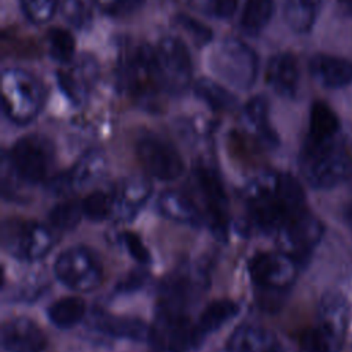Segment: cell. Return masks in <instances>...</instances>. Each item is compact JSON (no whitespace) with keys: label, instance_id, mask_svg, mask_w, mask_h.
<instances>
[{"label":"cell","instance_id":"4dcf8cb0","mask_svg":"<svg viewBox=\"0 0 352 352\" xmlns=\"http://www.w3.org/2000/svg\"><path fill=\"white\" fill-rule=\"evenodd\" d=\"M194 95L212 110L227 111L235 107L236 96L212 78L202 77L194 84Z\"/></svg>","mask_w":352,"mask_h":352},{"label":"cell","instance_id":"6da1fadb","mask_svg":"<svg viewBox=\"0 0 352 352\" xmlns=\"http://www.w3.org/2000/svg\"><path fill=\"white\" fill-rule=\"evenodd\" d=\"M243 201L250 221L265 234H276L287 220L307 209L298 180L276 170L253 176L243 187Z\"/></svg>","mask_w":352,"mask_h":352},{"label":"cell","instance_id":"5bb4252c","mask_svg":"<svg viewBox=\"0 0 352 352\" xmlns=\"http://www.w3.org/2000/svg\"><path fill=\"white\" fill-rule=\"evenodd\" d=\"M298 263L285 252H258L248 261L252 282L270 292H282L290 287L296 278Z\"/></svg>","mask_w":352,"mask_h":352},{"label":"cell","instance_id":"4fadbf2b","mask_svg":"<svg viewBox=\"0 0 352 352\" xmlns=\"http://www.w3.org/2000/svg\"><path fill=\"white\" fill-rule=\"evenodd\" d=\"M122 81L131 94L144 103L153 102L160 91H165L155 50L147 44L139 45L124 67Z\"/></svg>","mask_w":352,"mask_h":352},{"label":"cell","instance_id":"f1b7e54d","mask_svg":"<svg viewBox=\"0 0 352 352\" xmlns=\"http://www.w3.org/2000/svg\"><path fill=\"white\" fill-rule=\"evenodd\" d=\"M320 11V0H283L287 26L300 34L311 32Z\"/></svg>","mask_w":352,"mask_h":352},{"label":"cell","instance_id":"f546056e","mask_svg":"<svg viewBox=\"0 0 352 352\" xmlns=\"http://www.w3.org/2000/svg\"><path fill=\"white\" fill-rule=\"evenodd\" d=\"M85 302L82 298L69 296L56 300L47 309L50 322L59 329H72L85 316Z\"/></svg>","mask_w":352,"mask_h":352},{"label":"cell","instance_id":"60d3db41","mask_svg":"<svg viewBox=\"0 0 352 352\" xmlns=\"http://www.w3.org/2000/svg\"><path fill=\"white\" fill-rule=\"evenodd\" d=\"M121 241L129 256L133 257L138 263L143 265L151 263V254L138 234L132 231H124L121 234Z\"/></svg>","mask_w":352,"mask_h":352},{"label":"cell","instance_id":"277c9868","mask_svg":"<svg viewBox=\"0 0 352 352\" xmlns=\"http://www.w3.org/2000/svg\"><path fill=\"white\" fill-rule=\"evenodd\" d=\"M4 160L23 183H41L55 166V146L41 133L25 135L14 143Z\"/></svg>","mask_w":352,"mask_h":352},{"label":"cell","instance_id":"7402d4cb","mask_svg":"<svg viewBox=\"0 0 352 352\" xmlns=\"http://www.w3.org/2000/svg\"><path fill=\"white\" fill-rule=\"evenodd\" d=\"M265 78L275 94L293 99L297 95L300 82V69L296 56L290 52L274 55L268 60Z\"/></svg>","mask_w":352,"mask_h":352},{"label":"cell","instance_id":"d6986e66","mask_svg":"<svg viewBox=\"0 0 352 352\" xmlns=\"http://www.w3.org/2000/svg\"><path fill=\"white\" fill-rule=\"evenodd\" d=\"M98 78V65L91 56L81 58L67 70H58L56 80L60 91L74 106L82 104Z\"/></svg>","mask_w":352,"mask_h":352},{"label":"cell","instance_id":"ffe728a7","mask_svg":"<svg viewBox=\"0 0 352 352\" xmlns=\"http://www.w3.org/2000/svg\"><path fill=\"white\" fill-rule=\"evenodd\" d=\"M349 323V304L340 292H326L318 305V326L342 345Z\"/></svg>","mask_w":352,"mask_h":352},{"label":"cell","instance_id":"7bdbcfd3","mask_svg":"<svg viewBox=\"0 0 352 352\" xmlns=\"http://www.w3.org/2000/svg\"><path fill=\"white\" fill-rule=\"evenodd\" d=\"M146 279H147V274L144 271H135V272H131L126 278H124L118 285H117V289L116 292L118 293H126V292H133V290H138L140 289L144 283H146Z\"/></svg>","mask_w":352,"mask_h":352},{"label":"cell","instance_id":"e0dca14e","mask_svg":"<svg viewBox=\"0 0 352 352\" xmlns=\"http://www.w3.org/2000/svg\"><path fill=\"white\" fill-rule=\"evenodd\" d=\"M113 219L131 221L142 210L151 195V184L140 176L120 180L111 188Z\"/></svg>","mask_w":352,"mask_h":352},{"label":"cell","instance_id":"9c48e42d","mask_svg":"<svg viewBox=\"0 0 352 352\" xmlns=\"http://www.w3.org/2000/svg\"><path fill=\"white\" fill-rule=\"evenodd\" d=\"M150 342L160 352H190L201 344L187 311L158 305Z\"/></svg>","mask_w":352,"mask_h":352},{"label":"cell","instance_id":"484cf974","mask_svg":"<svg viewBox=\"0 0 352 352\" xmlns=\"http://www.w3.org/2000/svg\"><path fill=\"white\" fill-rule=\"evenodd\" d=\"M157 209L164 217L176 223L199 227L205 221L195 199L180 191H164L157 199Z\"/></svg>","mask_w":352,"mask_h":352},{"label":"cell","instance_id":"9a60e30c","mask_svg":"<svg viewBox=\"0 0 352 352\" xmlns=\"http://www.w3.org/2000/svg\"><path fill=\"white\" fill-rule=\"evenodd\" d=\"M208 287V276L195 265H182L168 274L160 283V304L184 309L194 304Z\"/></svg>","mask_w":352,"mask_h":352},{"label":"cell","instance_id":"b9f144b4","mask_svg":"<svg viewBox=\"0 0 352 352\" xmlns=\"http://www.w3.org/2000/svg\"><path fill=\"white\" fill-rule=\"evenodd\" d=\"M238 6V0H204L205 11L217 18V19H227L230 18Z\"/></svg>","mask_w":352,"mask_h":352},{"label":"cell","instance_id":"30bf717a","mask_svg":"<svg viewBox=\"0 0 352 352\" xmlns=\"http://www.w3.org/2000/svg\"><path fill=\"white\" fill-rule=\"evenodd\" d=\"M324 232L323 223L308 209L287 220L275 234L279 250L297 263L308 258L320 242Z\"/></svg>","mask_w":352,"mask_h":352},{"label":"cell","instance_id":"e575fe53","mask_svg":"<svg viewBox=\"0 0 352 352\" xmlns=\"http://www.w3.org/2000/svg\"><path fill=\"white\" fill-rule=\"evenodd\" d=\"M84 216L82 206L77 201L69 199L55 205L50 212L51 224L62 231L73 230Z\"/></svg>","mask_w":352,"mask_h":352},{"label":"cell","instance_id":"7c38bea8","mask_svg":"<svg viewBox=\"0 0 352 352\" xmlns=\"http://www.w3.org/2000/svg\"><path fill=\"white\" fill-rule=\"evenodd\" d=\"M136 155L143 169L154 179L170 182L184 173V162L177 148L158 135L146 133L139 138Z\"/></svg>","mask_w":352,"mask_h":352},{"label":"cell","instance_id":"5b68a950","mask_svg":"<svg viewBox=\"0 0 352 352\" xmlns=\"http://www.w3.org/2000/svg\"><path fill=\"white\" fill-rule=\"evenodd\" d=\"M192 183L198 192L204 220L217 238H224L230 224V206L216 166L208 160L198 161L192 169Z\"/></svg>","mask_w":352,"mask_h":352},{"label":"cell","instance_id":"f35d334b","mask_svg":"<svg viewBox=\"0 0 352 352\" xmlns=\"http://www.w3.org/2000/svg\"><path fill=\"white\" fill-rule=\"evenodd\" d=\"M146 0H95L96 7L113 18H125L138 12Z\"/></svg>","mask_w":352,"mask_h":352},{"label":"cell","instance_id":"8fae6325","mask_svg":"<svg viewBox=\"0 0 352 352\" xmlns=\"http://www.w3.org/2000/svg\"><path fill=\"white\" fill-rule=\"evenodd\" d=\"M155 55L165 92H184L192 77V60L184 41L176 36H166L158 43Z\"/></svg>","mask_w":352,"mask_h":352},{"label":"cell","instance_id":"f6af8a7d","mask_svg":"<svg viewBox=\"0 0 352 352\" xmlns=\"http://www.w3.org/2000/svg\"><path fill=\"white\" fill-rule=\"evenodd\" d=\"M340 3H341V6H342V8H344L349 15H352V0H340Z\"/></svg>","mask_w":352,"mask_h":352},{"label":"cell","instance_id":"4316f807","mask_svg":"<svg viewBox=\"0 0 352 352\" xmlns=\"http://www.w3.org/2000/svg\"><path fill=\"white\" fill-rule=\"evenodd\" d=\"M340 136V120L323 100H315L309 110V126L305 142L320 143Z\"/></svg>","mask_w":352,"mask_h":352},{"label":"cell","instance_id":"ee69618b","mask_svg":"<svg viewBox=\"0 0 352 352\" xmlns=\"http://www.w3.org/2000/svg\"><path fill=\"white\" fill-rule=\"evenodd\" d=\"M344 217H345V221L348 223V226L352 227V190L346 198V202L344 205Z\"/></svg>","mask_w":352,"mask_h":352},{"label":"cell","instance_id":"cb8c5ba5","mask_svg":"<svg viewBox=\"0 0 352 352\" xmlns=\"http://www.w3.org/2000/svg\"><path fill=\"white\" fill-rule=\"evenodd\" d=\"M242 120L246 129L263 146L274 148L279 144L276 131L270 121V104L267 98H264L263 95H256L250 98L243 107Z\"/></svg>","mask_w":352,"mask_h":352},{"label":"cell","instance_id":"83f0119b","mask_svg":"<svg viewBox=\"0 0 352 352\" xmlns=\"http://www.w3.org/2000/svg\"><path fill=\"white\" fill-rule=\"evenodd\" d=\"M238 312L239 305L232 300H214L208 304L195 323V329L201 342L208 334L217 331L227 322L235 318Z\"/></svg>","mask_w":352,"mask_h":352},{"label":"cell","instance_id":"d590c367","mask_svg":"<svg viewBox=\"0 0 352 352\" xmlns=\"http://www.w3.org/2000/svg\"><path fill=\"white\" fill-rule=\"evenodd\" d=\"M298 342L302 352H337L341 348V345L318 324L305 329Z\"/></svg>","mask_w":352,"mask_h":352},{"label":"cell","instance_id":"52a82bcc","mask_svg":"<svg viewBox=\"0 0 352 352\" xmlns=\"http://www.w3.org/2000/svg\"><path fill=\"white\" fill-rule=\"evenodd\" d=\"M54 243L52 231L38 221L7 219L1 224V246L18 260H40L51 252Z\"/></svg>","mask_w":352,"mask_h":352},{"label":"cell","instance_id":"2e32d148","mask_svg":"<svg viewBox=\"0 0 352 352\" xmlns=\"http://www.w3.org/2000/svg\"><path fill=\"white\" fill-rule=\"evenodd\" d=\"M109 169L106 154L100 148L85 151L76 164L63 175L52 182L56 191H74L84 190L99 183Z\"/></svg>","mask_w":352,"mask_h":352},{"label":"cell","instance_id":"ac0fdd59","mask_svg":"<svg viewBox=\"0 0 352 352\" xmlns=\"http://www.w3.org/2000/svg\"><path fill=\"white\" fill-rule=\"evenodd\" d=\"M1 346L7 352H43L47 336L34 320L18 316L3 323Z\"/></svg>","mask_w":352,"mask_h":352},{"label":"cell","instance_id":"ab89813d","mask_svg":"<svg viewBox=\"0 0 352 352\" xmlns=\"http://www.w3.org/2000/svg\"><path fill=\"white\" fill-rule=\"evenodd\" d=\"M62 12L66 21L77 29L85 28L91 21V12L81 0H65Z\"/></svg>","mask_w":352,"mask_h":352},{"label":"cell","instance_id":"603a6c76","mask_svg":"<svg viewBox=\"0 0 352 352\" xmlns=\"http://www.w3.org/2000/svg\"><path fill=\"white\" fill-rule=\"evenodd\" d=\"M311 76L330 89H340L352 82V60L336 55L318 54L309 60Z\"/></svg>","mask_w":352,"mask_h":352},{"label":"cell","instance_id":"44dd1931","mask_svg":"<svg viewBox=\"0 0 352 352\" xmlns=\"http://www.w3.org/2000/svg\"><path fill=\"white\" fill-rule=\"evenodd\" d=\"M91 324L99 333L114 338H125L138 342L150 341L151 326L139 318L120 316L103 311H96L92 315Z\"/></svg>","mask_w":352,"mask_h":352},{"label":"cell","instance_id":"836d02e7","mask_svg":"<svg viewBox=\"0 0 352 352\" xmlns=\"http://www.w3.org/2000/svg\"><path fill=\"white\" fill-rule=\"evenodd\" d=\"M82 213L92 221H103L113 217L111 190H98L91 192L81 202Z\"/></svg>","mask_w":352,"mask_h":352},{"label":"cell","instance_id":"d4e9b609","mask_svg":"<svg viewBox=\"0 0 352 352\" xmlns=\"http://www.w3.org/2000/svg\"><path fill=\"white\" fill-rule=\"evenodd\" d=\"M226 352H283L276 336L260 326L236 327L226 344Z\"/></svg>","mask_w":352,"mask_h":352},{"label":"cell","instance_id":"8d00e7d4","mask_svg":"<svg viewBox=\"0 0 352 352\" xmlns=\"http://www.w3.org/2000/svg\"><path fill=\"white\" fill-rule=\"evenodd\" d=\"M175 23L184 32L188 34V37L192 40V43L197 47H205L206 44H209L213 38V33L212 29L202 23L201 21L195 19L194 16L188 15V14H177L175 16Z\"/></svg>","mask_w":352,"mask_h":352},{"label":"cell","instance_id":"3957f363","mask_svg":"<svg viewBox=\"0 0 352 352\" xmlns=\"http://www.w3.org/2000/svg\"><path fill=\"white\" fill-rule=\"evenodd\" d=\"M45 91L41 81L19 67H10L1 74V106L10 121L18 125L32 122L41 111Z\"/></svg>","mask_w":352,"mask_h":352},{"label":"cell","instance_id":"ba28073f","mask_svg":"<svg viewBox=\"0 0 352 352\" xmlns=\"http://www.w3.org/2000/svg\"><path fill=\"white\" fill-rule=\"evenodd\" d=\"M54 274L62 285L80 293L98 289L103 279L99 257L85 246H72L63 250L54 263Z\"/></svg>","mask_w":352,"mask_h":352},{"label":"cell","instance_id":"1f68e13d","mask_svg":"<svg viewBox=\"0 0 352 352\" xmlns=\"http://www.w3.org/2000/svg\"><path fill=\"white\" fill-rule=\"evenodd\" d=\"M275 11L274 0H246L239 26L249 36H257L271 21Z\"/></svg>","mask_w":352,"mask_h":352},{"label":"cell","instance_id":"d6a6232c","mask_svg":"<svg viewBox=\"0 0 352 352\" xmlns=\"http://www.w3.org/2000/svg\"><path fill=\"white\" fill-rule=\"evenodd\" d=\"M50 56L62 65L69 63L76 52V40L70 32L62 28H52L47 34Z\"/></svg>","mask_w":352,"mask_h":352},{"label":"cell","instance_id":"74e56055","mask_svg":"<svg viewBox=\"0 0 352 352\" xmlns=\"http://www.w3.org/2000/svg\"><path fill=\"white\" fill-rule=\"evenodd\" d=\"M19 6L32 23L43 25L55 15L58 0H19Z\"/></svg>","mask_w":352,"mask_h":352},{"label":"cell","instance_id":"8992f818","mask_svg":"<svg viewBox=\"0 0 352 352\" xmlns=\"http://www.w3.org/2000/svg\"><path fill=\"white\" fill-rule=\"evenodd\" d=\"M212 70L227 84L249 89L258 74V56L252 47L236 37L224 38L210 56Z\"/></svg>","mask_w":352,"mask_h":352},{"label":"cell","instance_id":"7a4b0ae2","mask_svg":"<svg viewBox=\"0 0 352 352\" xmlns=\"http://www.w3.org/2000/svg\"><path fill=\"white\" fill-rule=\"evenodd\" d=\"M300 169L312 188H333L352 176V147L340 136L320 143L304 140Z\"/></svg>","mask_w":352,"mask_h":352}]
</instances>
